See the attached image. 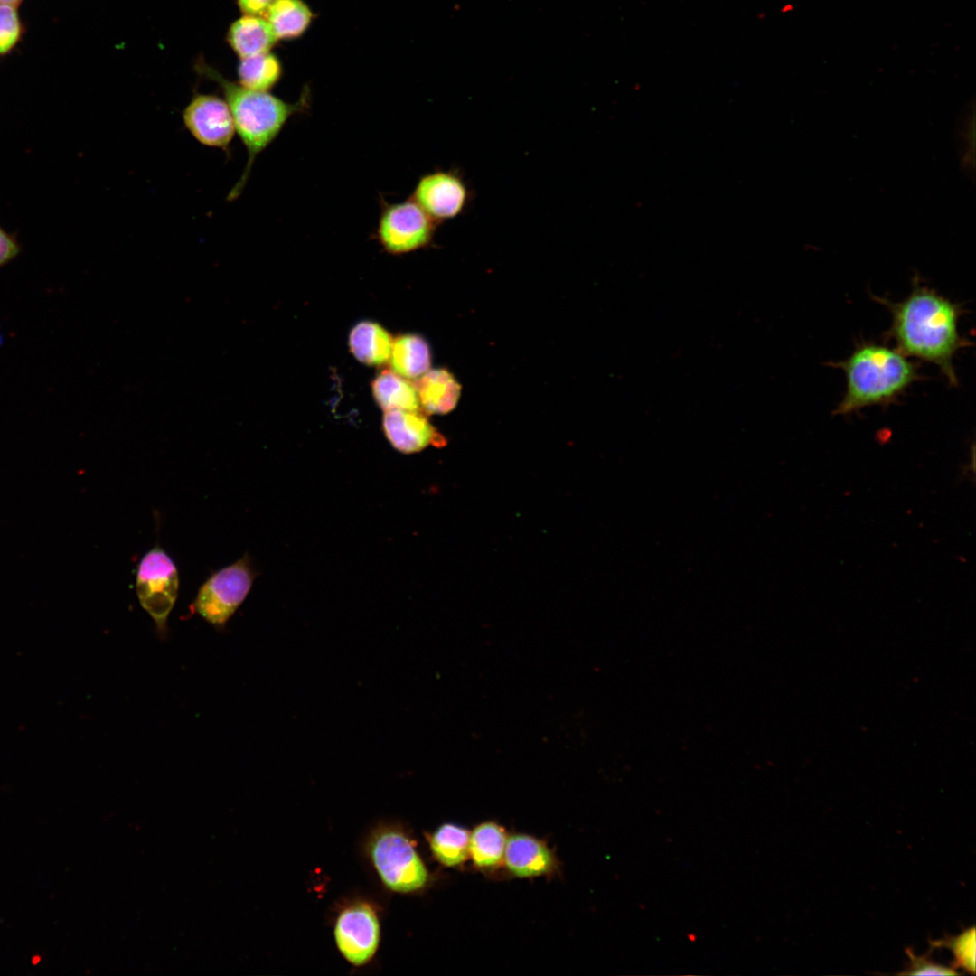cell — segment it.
Instances as JSON below:
<instances>
[{
  "instance_id": "18",
  "label": "cell",
  "mask_w": 976,
  "mask_h": 976,
  "mask_svg": "<svg viewBox=\"0 0 976 976\" xmlns=\"http://www.w3.org/2000/svg\"><path fill=\"white\" fill-rule=\"evenodd\" d=\"M373 397L384 411L419 410L414 385L393 371H380L371 383Z\"/></svg>"
},
{
  "instance_id": "16",
  "label": "cell",
  "mask_w": 976,
  "mask_h": 976,
  "mask_svg": "<svg viewBox=\"0 0 976 976\" xmlns=\"http://www.w3.org/2000/svg\"><path fill=\"white\" fill-rule=\"evenodd\" d=\"M389 359L394 372L404 378H418L429 370L431 351L422 336L401 334L393 341Z\"/></svg>"
},
{
  "instance_id": "1",
  "label": "cell",
  "mask_w": 976,
  "mask_h": 976,
  "mask_svg": "<svg viewBox=\"0 0 976 976\" xmlns=\"http://www.w3.org/2000/svg\"><path fill=\"white\" fill-rule=\"evenodd\" d=\"M880 301L891 312L887 334L895 341L896 349L909 358L934 364L948 382L956 386L953 359L960 349L968 345L958 329L961 306L917 282L904 300Z\"/></svg>"
},
{
  "instance_id": "28",
  "label": "cell",
  "mask_w": 976,
  "mask_h": 976,
  "mask_svg": "<svg viewBox=\"0 0 976 976\" xmlns=\"http://www.w3.org/2000/svg\"><path fill=\"white\" fill-rule=\"evenodd\" d=\"M39 961H40V957L38 955H36L33 959V963L37 964L39 962Z\"/></svg>"
},
{
  "instance_id": "14",
  "label": "cell",
  "mask_w": 976,
  "mask_h": 976,
  "mask_svg": "<svg viewBox=\"0 0 976 976\" xmlns=\"http://www.w3.org/2000/svg\"><path fill=\"white\" fill-rule=\"evenodd\" d=\"M227 41L243 59L270 52L278 40L264 16L244 14L231 23Z\"/></svg>"
},
{
  "instance_id": "10",
  "label": "cell",
  "mask_w": 976,
  "mask_h": 976,
  "mask_svg": "<svg viewBox=\"0 0 976 976\" xmlns=\"http://www.w3.org/2000/svg\"><path fill=\"white\" fill-rule=\"evenodd\" d=\"M334 938L349 962L357 966L368 962L380 942V923L374 909L366 903L346 907L336 920Z\"/></svg>"
},
{
  "instance_id": "8",
  "label": "cell",
  "mask_w": 976,
  "mask_h": 976,
  "mask_svg": "<svg viewBox=\"0 0 976 976\" xmlns=\"http://www.w3.org/2000/svg\"><path fill=\"white\" fill-rule=\"evenodd\" d=\"M182 119L198 143L230 152L236 130L225 99L212 94L196 93L183 108Z\"/></svg>"
},
{
  "instance_id": "19",
  "label": "cell",
  "mask_w": 976,
  "mask_h": 976,
  "mask_svg": "<svg viewBox=\"0 0 976 976\" xmlns=\"http://www.w3.org/2000/svg\"><path fill=\"white\" fill-rule=\"evenodd\" d=\"M507 836L502 827L487 821L476 826L469 840V855L478 868L496 867L504 857Z\"/></svg>"
},
{
  "instance_id": "4",
  "label": "cell",
  "mask_w": 976,
  "mask_h": 976,
  "mask_svg": "<svg viewBox=\"0 0 976 976\" xmlns=\"http://www.w3.org/2000/svg\"><path fill=\"white\" fill-rule=\"evenodd\" d=\"M368 848L380 877L389 889L408 893L427 884V868L402 831L394 827L380 828L371 835Z\"/></svg>"
},
{
  "instance_id": "24",
  "label": "cell",
  "mask_w": 976,
  "mask_h": 976,
  "mask_svg": "<svg viewBox=\"0 0 976 976\" xmlns=\"http://www.w3.org/2000/svg\"><path fill=\"white\" fill-rule=\"evenodd\" d=\"M906 953L909 958L906 969L900 972L905 975H957L959 974L952 967L937 964L930 959L928 954L917 956L913 950L908 948Z\"/></svg>"
},
{
  "instance_id": "9",
  "label": "cell",
  "mask_w": 976,
  "mask_h": 976,
  "mask_svg": "<svg viewBox=\"0 0 976 976\" xmlns=\"http://www.w3.org/2000/svg\"><path fill=\"white\" fill-rule=\"evenodd\" d=\"M469 197L465 182L451 170H436L422 175L410 196L437 224L459 216Z\"/></svg>"
},
{
  "instance_id": "7",
  "label": "cell",
  "mask_w": 976,
  "mask_h": 976,
  "mask_svg": "<svg viewBox=\"0 0 976 976\" xmlns=\"http://www.w3.org/2000/svg\"><path fill=\"white\" fill-rule=\"evenodd\" d=\"M375 238L392 255L407 254L429 246L437 223L410 197L389 203L380 196Z\"/></svg>"
},
{
  "instance_id": "26",
  "label": "cell",
  "mask_w": 976,
  "mask_h": 976,
  "mask_svg": "<svg viewBox=\"0 0 976 976\" xmlns=\"http://www.w3.org/2000/svg\"><path fill=\"white\" fill-rule=\"evenodd\" d=\"M19 251L18 245L0 228V266L14 258Z\"/></svg>"
},
{
  "instance_id": "22",
  "label": "cell",
  "mask_w": 976,
  "mask_h": 976,
  "mask_svg": "<svg viewBox=\"0 0 976 976\" xmlns=\"http://www.w3.org/2000/svg\"><path fill=\"white\" fill-rule=\"evenodd\" d=\"M975 927L963 930L956 936H949L932 942L933 947L948 948L953 955V967L960 968L971 974H975L976 940Z\"/></svg>"
},
{
  "instance_id": "2",
  "label": "cell",
  "mask_w": 976,
  "mask_h": 976,
  "mask_svg": "<svg viewBox=\"0 0 976 976\" xmlns=\"http://www.w3.org/2000/svg\"><path fill=\"white\" fill-rule=\"evenodd\" d=\"M196 70L221 89L235 130L247 151L244 170L227 195L226 200L232 202L244 190L258 155L276 140L291 117L310 108V92L305 88L299 99L290 103L269 92L251 90L230 81L205 62L197 63Z\"/></svg>"
},
{
  "instance_id": "25",
  "label": "cell",
  "mask_w": 976,
  "mask_h": 976,
  "mask_svg": "<svg viewBox=\"0 0 976 976\" xmlns=\"http://www.w3.org/2000/svg\"><path fill=\"white\" fill-rule=\"evenodd\" d=\"M274 0H237L239 10L247 15L264 16Z\"/></svg>"
},
{
  "instance_id": "23",
  "label": "cell",
  "mask_w": 976,
  "mask_h": 976,
  "mask_svg": "<svg viewBox=\"0 0 976 976\" xmlns=\"http://www.w3.org/2000/svg\"><path fill=\"white\" fill-rule=\"evenodd\" d=\"M22 25L15 6L0 4V55L9 52L21 37Z\"/></svg>"
},
{
  "instance_id": "27",
  "label": "cell",
  "mask_w": 976,
  "mask_h": 976,
  "mask_svg": "<svg viewBox=\"0 0 976 976\" xmlns=\"http://www.w3.org/2000/svg\"><path fill=\"white\" fill-rule=\"evenodd\" d=\"M22 0H0V4L16 6Z\"/></svg>"
},
{
  "instance_id": "5",
  "label": "cell",
  "mask_w": 976,
  "mask_h": 976,
  "mask_svg": "<svg viewBox=\"0 0 976 976\" xmlns=\"http://www.w3.org/2000/svg\"><path fill=\"white\" fill-rule=\"evenodd\" d=\"M258 573L248 553L212 572L201 585L192 610L216 629H222L249 593Z\"/></svg>"
},
{
  "instance_id": "21",
  "label": "cell",
  "mask_w": 976,
  "mask_h": 976,
  "mask_svg": "<svg viewBox=\"0 0 976 976\" xmlns=\"http://www.w3.org/2000/svg\"><path fill=\"white\" fill-rule=\"evenodd\" d=\"M469 831L453 823L440 825L429 839L434 857L446 867L458 866L469 856Z\"/></svg>"
},
{
  "instance_id": "20",
  "label": "cell",
  "mask_w": 976,
  "mask_h": 976,
  "mask_svg": "<svg viewBox=\"0 0 976 976\" xmlns=\"http://www.w3.org/2000/svg\"><path fill=\"white\" fill-rule=\"evenodd\" d=\"M237 73L242 87L268 92L280 80L283 68L278 58L268 52L240 59Z\"/></svg>"
},
{
  "instance_id": "6",
  "label": "cell",
  "mask_w": 976,
  "mask_h": 976,
  "mask_svg": "<svg viewBox=\"0 0 976 976\" xmlns=\"http://www.w3.org/2000/svg\"><path fill=\"white\" fill-rule=\"evenodd\" d=\"M179 587L174 561L155 544L137 565L136 590L141 606L152 617L162 636L166 634L167 620L177 600Z\"/></svg>"
},
{
  "instance_id": "11",
  "label": "cell",
  "mask_w": 976,
  "mask_h": 976,
  "mask_svg": "<svg viewBox=\"0 0 976 976\" xmlns=\"http://www.w3.org/2000/svg\"><path fill=\"white\" fill-rule=\"evenodd\" d=\"M383 433L393 448L403 454L418 453L427 446H442V436L418 410L385 411Z\"/></svg>"
},
{
  "instance_id": "15",
  "label": "cell",
  "mask_w": 976,
  "mask_h": 976,
  "mask_svg": "<svg viewBox=\"0 0 976 976\" xmlns=\"http://www.w3.org/2000/svg\"><path fill=\"white\" fill-rule=\"evenodd\" d=\"M393 341L390 333L378 323L362 321L351 330L349 347L359 361L380 366L389 360Z\"/></svg>"
},
{
  "instance_id": "13",
  "label": "cell",
  "mask_w": 976,
  "mask_h": 976,
  "mask_svg": "<svg viewBox=\"0 0 976 976\" xmlns=\"http://www.w3.org/2000/svg\"><path fill=\"white\" fill-rule=\"evenodd\" d=\"M419 405L428 414H446L452 411L460 398L461 386L446 369L428 370L413 384Z\"/></svg>"
},
{
  "instance_id": "17",
  "label": "cell",
  "mask_w": 976,
  "mask_h": 976,
  "mask_svg": "<svg viewBox=\"0 0 976 976\" xmlns=\"http://www.w3.org/2000/svg\"><path fill=\"white\" fill-rule=\"evenodd\" d=\"M264 17L277 40H291L308 29L313 13L303 0H274Z\"/></svg>"
},
{
  "instance_id": "3",
  "label": "cell",
  "mask_w": 976,
  "mask_h": 976,
  "mask_svg": "<svg viewBox=\"0 0 976 976\" xmlns=\"http://www.w3.org/2000/svg\"><path fill=\"white\" fill-rule=\"evenodd\" d=\"M843 371L846 389L833 414L849 415L871 406H884L919 379L918 366L896 348L875 343L857 346L834 365Z\"/></svg>"
},
{
  "instance_id": "12",
  "label": "cell",
  "mask_w": 976,
  "mask_h": 976,
  "mask_svg": "<svg viewBox=\"0 0 976 976\" xmlns=\"http://www.w3.org/2000/svg\"><path fill=\"white\" fill-rule=\"evenodd\" d=\"M504 861L516 877H531L549 874L555 867L553 854L540 840L527 834L507 839Z\"/></svg>"
}]
</instances>
